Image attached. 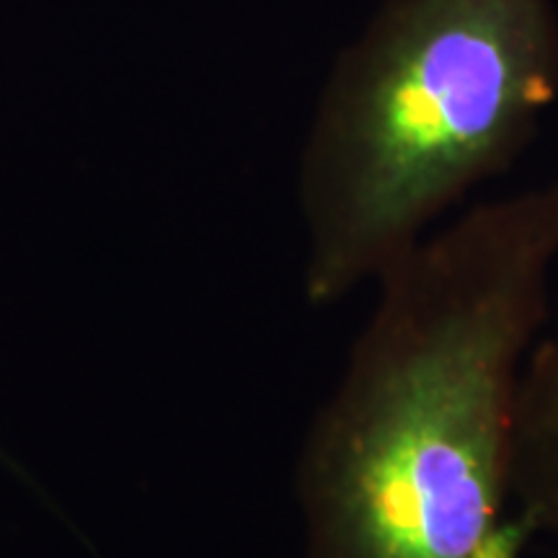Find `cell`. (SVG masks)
Returning a JSON list of instances; mask_svg holds the SVG:
<instances>
[{
    "label": "cell",
    "instance_id": "obj_1",
    "mask_svg": "<svg viewBox=\"0 0 558 558\" xmlns=\"http://www.w3.org/2000/svg\"><path fill=\"white\" fill-rule=\"evenodd\" d=\"M558 184L486 202L383 271L298 458L303 558H520L512 418L548 320Z\"/></svg>",
    "mask_w": 558,
    "mask_h": 558
},
{
    "label": "cell",
    "instance_id": "obj_2",
    "mask_svg": "<svg viewBox=\"0 0 558 558\" xmlns=\"http://www.w3.org/2000/svg\"><path fill=\"white\" fill-rule=\"evenodd\" d=\"M558 99L548 0H386L331 75L303 158V295L339 303L512 166Z\"/></svg>",
    "mask_w": 558,
    "mask_h": 558
},
{
    "label": "cell",
    "instance_id": "obj_3",
    "mask_svg": "<svg viewBox=\"0 0 558 558\" xmlns=\"http://www.w3.org/2000/svg\"><path fill=\"white\" fill-rule=\"evenodd\" d=\"M512 497L535 535L558 538V320L543 326L518 383L512 418Z\"/></svg>",
    "mask_w": 558,
    "mask_h": 558
}]
</instances>
